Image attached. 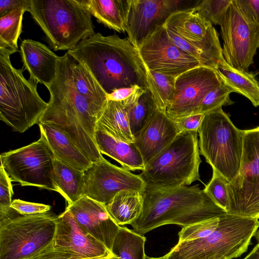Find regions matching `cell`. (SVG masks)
<instances>
[{
  "instance_id": "6da1fadb",
  "label": "cell",
  "mask_w": 259,
  "mask_h": 259,
  "mask_svg": "<svg viewBox=\"0 0 259 259\" xmlns=\"http://www.w3.org/2000/svg\"><path fill=\"white\" fill-rule=\"evenodd\" d=\"M46 88L50 93V99L39 123L57 125L92 162L103 159L95 140L99 116L76 89L71 56L68 52L60 56L55 78Z\"/></svg>"
},
{
  "instance_id": "7a4b0ae2",
  "label": "cell",
  "mask_w": 259,
  "mask_h": 259,
  "mask_svg": "<svg viewBox=\"0 0 259 259\" xmlns=\"http://www.w3.org/2000/svg\"><path fill=\"white\" fill-rule=\"evenodd\" d=\"M67 52L88 68L107 94L134 86L149 90L147 69L127 38L97 32Z\"/></svg>"
},
{
  "instance_id": "3957f363",
  "label": "cell",
  "mask_w": 259,
  "mask_h": 259,
  "mask_svg": "<svg viewBox=\"0 0 259 259\" xmlns=\"http://www.w3.org/2000/svg\"><path fill=\"white\" fill-rule=\"evenodd\" d=\"M142 193V212L131 224L134 231L142 235L163 225L186 227L227 213L198 185L160 189L145 188Z\"/></svg>"
},
{
  "instance_id": "277c9868",
  "label": "cell",
  "mask_w": 259,
  "mask_h": 259,
  "mask_svg": "<svg viewBox=\"0 0 259 259\" xmlns=\"http://www.w3.org/2000/svg\"><path fill=\"white\" fill-rule=\"evenodd\" d=\"M29 12L55 51L74 49L94 34L90 13L78 0H29Z\"/></svg>"
},
{
  "instance_id": "5b68a950",
  "label": "cell",
  "mask_w": 259,
  "mask_h": 259,
  "mask_svg": "<svg viewBox=\"0 0 259 259\" xmlns=\"http://www.w3.org/2000/svg\"><path fill=\"white\" fill-rule=\"evenodd\" d=\"M259 228V220L226 213L208 236L178 242L165 255L167 259H232L248 249Z\"/></svg>"
},
{
  "instance_id": "8992f818",
  "label": "cell",
  "mask_w": 259,
  "mask_h": 259,
  "mask_svg": "<svg viewBox=\"0 0 259 259\" xmlns=\"http://www.w3.org/2000/svg\"><path fill=\"white\" fill-rule=\"evenodd\" d=\"M11 55L0 49V119L23 133L39 123L48 103L39 95L37 83L26 79L23 69L12 65Z\"/></svg>"
},
{
  "instance_id": "52a82bcc",
  "label": "cell",
  "mask_w": 259,
  "mask_h": 259,
  "mask_svg": "<svg viewBox=\"0 0 259 259\" xmlns=\"http://www.w3.org/2000/svg\"><path fill=\"white\" fill-rule=\"evenodd\" d=\"M197 132L180 133L161 152L146 164L139 174L146 188L167 189L200 181L201 163Z\"/></svg>"
},
{
  "instance_id": "ba28073f",
  "label": "cell",
  "mask_w": 259,
  "mask_h": 259,
  "mask_svg": "<svg viewBox=\"0 0 259 259\" xmlns=\"http://www.w3.org/2000/svg\"><path fill=\"white\" fill-rule=\"evenodd\" d=\"M200 154L216 172L228 182L240 169L244 130L238 128L220 108L204 114L198 130Z\"/></svg>"
},
{
  "instance_id": "9c48e42d",
  "label": "cell",
  "mask_w": 259,
  "mask_h": 259,
  "mask_svg": "<svg viewBox=\"0 0 259 259\" xmlns=\"http://www.w3.org/2000/svg\"><path fill=\"white\" fill-rule=\"evenodd\" d=\"M57 216L0 211V259H22L54 242Z\"/></svg>"
},
{
  "instance_id": "30bf717a",
  "label": "cell",
  "mask_w": 259,
  "mask_h": 259,
  "mask_svg": "<svg viewBox=\"0 0 259 259\" xmlns=\"http://www.w3.org/2000/svg\"><path fill=\"white\" fill-rule=\"evenodd\" d=\"M55 157L45 137L27 146L2 153L1 164L12 181L22 186H35L61 192L54 178Z\"/></svg>"
},
{
  "instance_id": "8fae6325",
  "label": "cell",
  "mask_w": 259,
  "mask_h": 259,
  "mask_svg": "<svg viewBox=\"0 0 259 259\" xmlns=\"http://www.w3.org/2000/svg\"><path fill=\"white\" fill-rule=\"evenodd\" d=\"M227 190V213L259 220V126L244 130L240 169Z\"/></svg>"
},
{
  "instance_id": "7c38bea8",
  "label": "cell",
  "mask_w": 259,
  "mask_h": 259,
  "mask_svg": "<svg viewBox=\"0 0 259 259\" xmlns=\"http://www.w3.org/2000/svg\"><path fill=\"white\" fill-rule=\"evenodd\" d=\"M218 25L225 60L234 68L247 71L259 48V24L248 19L232 0Z\"/></svg>"
},
{
  "instance_id": "4fadbf2b",
  "label": "cell",
  "mask_w": 259,
  "mask_h": 259,
  "mask_svg": "<svg viewBox=\"0 0 259 259\" xmlns=\"http://www.w3.org/2000/svg\"><path fill=\"white\" fill-rule=\"evenodd\" d=\"M145 188L146 184L139 175L113 164L104 158L93 162L83 172V196L105 205L121 191L143 192Z\"/></svg>"
},
{
  "instance_id": "5bb4252c",
  "label": "cell",
  "mask_w": 259,
  "mask_h": 259,
  "mask_svg": "<svg viewBox=\"0 0 259 259\" xmlns=\"http://www.w3.org/2000/svg\"><path fill=\"white\" fill-rule=\"evenodd\" d=\"M137 48L148 70L176 78L202 66L171 40L164 25L158 27Z\"/></svg>"
},
{
  "instance_id": "9a60e30c",
  "label": "cell",
  "mask_w": 259,
  "mask_h": 259,
  "mask_svg": "<svg viewBox=\"0 0 259 259\" xmlns=\"http://www.w3.org/2000/svg\"><path fill=\"white\" fill-rule=\"evenodd\" d=\"M221 82L215 70L204 66L193 68L180 75L176 78L175 96L166 108V114L175 121L198 114L204 97Z\"/></svg>"
},
{
  "instance_id": "2e32d148",
  "label": "cell",
  "mask_w": 259,
  "mask_h": 259,
  "mask_svg": "<svg viewBox=\"0 0 259 259\" xmlns=\"http://www.w3.org/2000/svg\"><path fill=\"white\" fill-rule=\"evenodd\" d=\"M184 3L182 0H128L127 38L138 48L158 27L163 25L171 14L183 9Z\"/></svg>"
},
{
  "instance_id": "e0dca14e",
  "label": "cell",
  "mask_w": 259,
  "mask_h": 259,
  "mask_svg": "<svg viewBox=\"0 0 259 259\" xmlns=\"http://www.w3.org/2000/svg\"><path fill=\"white\" fill-rule=\"evenodd\" d=\"M163 25L166 29L220 63L226 62L215 29L209 21L196 13L192 7L175 12Z\"/></svg>"
},
{
  "instance_id": "ac0fdd59",
  "label": "cell",
  "mask_w": 259,
  "mask_h": 259,
  "mask_svg": "<svg viewBox=\"0 0 259 259\" xmlns=\"http://www.w3.org/2000/svg\"><path fill=\"white\" fill-rule=\"evenodd\" d=\"M54 246L78 259L113 254L101 242L83 228L67 208L57 216Z\"/></svg>"
},
{
  "instance_id": "d6986e66",
  "label": "cell",
  "mask_w": 259,
  "mask_h": 259,
  "mask_svg": "<svg viewBox=\"0 0 259 259\" xmlns=\"http://www.w3.org/2000/svg\"><path fill=\"white\" fill-rule=\"evenodd\" d=\"M66 208L83 228L111 251L120 226L110 216L106 205L83 195Z\"/></svg>"
},
{
  "instance_id": "ffe728a7",
  "label": "cell",
  "mask_w": 259,
  "mask_h": 259,
  "mask_svg": "<svg viewBox=\"0 0 259 259\" xmlns=\"http://www.w3.org/2000/svg\"><path fill=\"white\" fill-rule=\"evenodd\" d=\"M179 134L174 120L157 108L135 137V143L145 165L165 149Z\"/></svg>"
},
{
  "instance_id": "44dd1931",
  "label": "cell",
  "mask_w": 259,
  "mask_h": 259,
  "mask_svg": "<svg viewBox=\"0 0 259 259\" xmlns=\"http://www.w3.org/2000/svg\"><path fill=\"white\" fill-rule=\"evenodd\" d=\"M20 53L23 68L29 73L30 79L46 87L53 81L60 56L46 45L29 38L22 41Z\"/></svg>"
},
{
  "instance_id": "7402d4cb",
  "label": "cell",
  "mask_w": 259,
  "mask_h": 259,
  "mask_svg": "<svg viewBox=\"0 0 259 259\" xmlns=\"http://www.w3.org/2000/svg\"><path fill=\"white\" fill-rule=\"evenodd\" d=\"M95 140L101 153L115 160L121 167L132 171L145 169V163L135 143L122 141L98 124L95 132Z\"/></svg>"
},
{
  "instance_id": "603a6c76",
  "label": "cell",
  "mask_w": 259,
  "mask_h": 259,
  "mask_svg": "<svg viewBox=\"0 0 259 259\" xmlns=\"http://www.w3.org/2000/svg\"><path fill=\"white\" fill-rule=\"evenodd\" d=\"M38 125L56 159L81 172L91 165L93 162L57 125L51 123Z\"/></svg>"
},
{
  "instance_id": "cb8c5ba5",
  "label": "cell",
  "mask_w": 259,
  "mask_h": 259,
  "mask_svg": "<svg viewBox=\"0 0 259 259\" xmlns=\"http://www.w3.org/2000/svg\"><path fill=\"white\" fill-rule=\"evenodd\" d=\"M79 3L105 27L125 32L128 0H78Z\"/></svg>"
},
{
  "instance_id": "d4e9b609",
  "label": "cell",
  "mask_w": 259,
  "mask_h": 259,
  "mask_svg": "<svg viewBox=\"0 0 259 259\" xmlns=\"http://www.w3.org/2000/svg\"><path fill=\"white\" fill-rule=\"evenodd\" d=\"M71 59L72 76L76 89L91 109L100 116L108 101L107 94L87 67L72 56Z\"/></svg>"
},
{
  "instance_id": "484cf974",
  "label": "cell",
  "mask_w": 259,
  "mask_h": 259,
  "mask_svg": "<svg viewBox=\"0 0 259 259\" xmlns=\"http://www.w3.org/2000/svg\"><path fill=\"white\" fill-rule=\"evenodd\" d=\"M97 124L116 138L127 143H135L129 122L127 109L122 102L108 100Z\"/></svg>"
},
{
  "instance_id": "4316f807",
  "label": "cell",
  "mask_w": 259,
  "mask_h": 259,
  "mask_svg": "<svg viewBox=\"0 0 259 259\" xmlns=\"http://www.w3.org/2000/svg\"><path fill=\"white\" fill-rule=\"evenodd\" d=\"M215 70L233 92L247 98L254 107L259 106V82L252 74L234 68L226 62L220 64Z\"/></svg>"
},
{
  "instance_id": "83f0119b",
  "label": "cell",
  "mask_w": 259,
  "mask_h": 259,
  "mask_svg": "<svg viewBox=\"0 0 259 259\" xmlns=\"http://www.w3.org/2000/svg\"><path fill=\"white\" fill-rule=\"evenodd\" d=\"M142 192L136 190L121 191L106 205L108 213L118 225H131L139 218L143 205Z\"/></svg>"
},
{
  "instance_id": "f1b7e54d",
  "label": "cell",
  "mask_w": 259,
  "mask_h": 259,
  "mask_svg": "<svg viewBox=\"0 0 259 259\" xmlns=\"http://www.w3.org/2000/svg\"><path fill=\"white\" fill-rule=\"evenodd\" d=\"M128 114L131 132L135 137L149 121L158 108L149 90L138 91L127 100L122 102Z\"/></svg>"
},
{
  "instance_id": "f546056e",
  "label": "cell",
  "mask_w": 259,
  "mask_h": 259,
  "mask_svg": "<svg viewBox=\"0 0 259 259\" xmlns=\"http://www.w3.org/2000/svg\"><path fill=\"white\" fill-rule=\"evenodd\" d=\"M29 0L24 2L0 18V49L11 55L18 51V39L22 32L24 13L29 11Z\"/></svg>"
},
{
  "instance_id": "4dcf8cb0",
  "label": "cell",
  "mask_w": 259,
  "mask_h": 259,
  "mask_svg": "<svg viewBox=\"0 0 259 259\" xmlns=\"http://www.w3.org/2000/svg\"><path fill=\"white\" fill-rule=\"evenodd\" d=\"M54 178L68 204L75 202L83 196V172L55 158Z\"/></svg>"
},
{
  "instance_id": "1f68e13d",
  "label": "cell",
  "mask_w": 259,
  "mask_h": 259,
  "mask_svg": "<svg viewBox=\"0 0 259 259\" xmlns=\"http://www.w3.org/2000/svg\"><path fill=\"white\" fill-rule=\"evenodd\" d=\"M146 237L124 227L120 228L112 247V253L119 259H145Z\"/></svg>"
},
{
  "instance_id": "d6a6232c",
  "label": "cell",
  "mask_w": 259,
  "mask_h": 259,
  "mask_svg": "<svg viewBox=\"0 0 259 259\" xmlns=\"http://www.w3.org/2000/svg\"><path fill=\"white\" fill-rule=\"evenodd\" d=\"M149 91L158 108L165 111L176 91V77L148 70Z\"/></svg>"
},
{
  "instance_id": "836d02e7",
  "label": "cell",
  "mask_w": 259,
  "mask_h": 259,
  "mask_svg": "<svg viewBox=\"0 0 259 259\" xmlns=\"http://www.w3.org/2000/svg\"><path fill=\"white\" fill-rule=\"evenodd\" d=\"M233 91L224 81L219 86L209 92L203 99L199 107L198 114H205L224 106L234 104L230 95Z\"/></svg>"
},
{
  "instance_id": "e575fe53",
  "label": "cell",
  "mask_w": 259,
  "mask_h": 259,
  "mask_svg": "<svg viewBox=\"0 0 259 259\" xmlns=\"http://www.w3.org/2000/svg\"><path fill=\"white\" fill-rule=\"evenodd\" d=\"M232 0H203L192 7L194 11L212 25H218Z\"/></svg>"
},
{
  "instance_id": "d590c367",
  "label": "cell",
  "mask_w": 259,
  "mask_h": 259,
  "mask_svg": "<svg viewBox=\"0 0 259 259\" xmlns=\"http://www.w3.org/2000/svg\"><path fill=\"white\" fill-rule=\"evenodd\" d=\"M229 182L213 171L212 178L203 190L220 207L227 213L230 208L227 185Z\"/></svg>"
},
{
  "instance_id": "8d00e7d4",
  "label": "cell",
  "mask_w": 259,
  "mask_h": 259,
  "mask_svg": "<svg viewBox=\"0 0 259 259\" xmlns=\"http://www.w3.org/2000/svg\"><path fill=\"white\" fill-rule=\"evenodd\" d=\"M220 218L209 219L183 227L178 233V242L193 240L208 236L217 228Z\"/></svg>"
},
{
  "instance_id": "74e56055",
  "label": "cell",
  "mask_w": 259,
  "mask_h": 259,
  "mask_svg": "<svg viewBox=\"0 0 259 259\" xmlns=\"http://www.w3.org/2000/svg\"><path fill=\"white\" fill-rule=\"evenodd\" d=\"M166 30L171 40L181 50L196 59L202 66L215 70L220 64H222L207 54L192 46L172 32Z\"/></svg>"
},
{
  "instance_id": "f35d334b",
  "label": "cell",
  "mask_w": 259,
  "mask_h": 259,
  "mask_svg": "<svg viewBox=\"0 0 259 259\" xmlns=\"http://www.w3.org/2000/svg\"><path fill=\"white\" fill-rule=\"evenodd\" d=\"M11 180L3 165H0V211L11 207L13 195Z\"/></svg>"
},
{
  "instance_id": "ab89813d",
  "label": "cell",
  "mask_w": 259,
  "mask_h": 259,
  "mask_svg": "<svg viewBox=\"0 0 259 259\" xmlns=\"http://www.w3.org/2000/svg\"><path fill=\"white\" fill-rule=\"evenodd\" d=\"M11 207L22 214H34L49 212L51 207L47 204L30 202L20 199L14 200Z\"/></svg>"
},
{
  "instance_id": "60d3db41",
  "label": "cell",
  "mask_w": 259,
  "mask_h": 259,
  "mask_svg": "<svg viewBox=\"0 0 259 259\" xmlns=\"http://www.w3.org/2000/svg\"><path fill=\"white\" fill-rule=\"evenodd\" d=\"M22 259H78L75 255L56 248L54 242Z\"/></svg>"
},
{
  "instance_id": "b9f144b4",
  "label": "cell",
  "mask_w": 259,
  "mask_h": 259,
  "mask_svg": "<svg viewBox=\"0 0 259 259\" xmlns=\"http://www.w3.org/2000/svg\"><path fill=\"white\" fill-rule=\"evenodd\" d=\"M204 114H195L175 120L179 133L182 132H197L200 127Z\"/></svg>"
},
{
  "instance_id": "7bdbcfd3",
  "label": "cell",
  "mask_w": 259,
  "mask_h": 259,
  "mask_svg": "<svg viewBox=\"0 0 259 259\" xmlns=\"http://www.w3.org/2000/svg\"><path fill=\"white\" fill-rule=\"evenodd\" d=\"M235 2L248 19L259 24V0H235Z\"/></svg>"
},
{
  "instance_id": "ee69618b",
  "label": "cell",
  "mask_w": 259,
  "mask_h": 259,
  "mask_svg": "<svg viewBox=\"0 0 259 259\" xmlns=\"http://www.w3.org/2000/svg\"><path fill=\"white\" fill-rule=\"evenodd\" d=\"M139 88H141L138 86H134L116 89L107 94V99L113 101H125L131 97Z\"/></svg>"
},
{
  "instance_id": "f6af8a7d",
  "label": "cell",
  "mask_w": 259,
  "mask_h": 259,
  "mask_svg": "<svg viewBox=\"0 0 259 259\" xmlns=\"http://www.w3.org/2000/svg\"><path fill=\"white\" fill-rule=\"evenodd\" d=\"M24 0H0V16L9 13L21 5Z\"/></svg>"
},
{
  "instance_id": "bcb514c9",
  "label": "cell",
  "mask_w": 259,
  "mask_h": 259,
  "mask_svg": "<svg viewBox=\"0 0 259 259\" xmlns=\"http://www.w3.org/2000/svg\"><path fill=\"white\" fill-rule=\"evenodd\" d=\"M254 236L257 243L243 259H259V230L256 231Z\"/></svg>"
},
{
  "instance_id": "7dc6e473",
  "label": "cell",
  "mask_w": 259,
  "mask_h": 259,
  "mask_svg": "<svg viewBox=\"0 0 259 259\" xmlns=\"http://www.w3.org/2000/svg\"><path fill=\"white\" fill-rule=\"evenodd\" d=\"M145 259H167L166 255L160 257H150L148 256H146Z\"/></svg>"
},
{
  "instance_id": "c3c4849f",
  "label": "cell",
  "mask_w": 259,
  "mask_h": 259,
  "mask_svg": "<svg viewBox=\"0 0 259 259\" xmlns=\"http://www.w3.org/2000/svg\"><path fill=\"white\" fill-rule=\"evenodd\" d=\"M110 256H107V257H95V258H82V259H107L108 257H109Z\"/></svg>"
},
{
  "instance_id": "681fc988",
  "label": "cell",
  "mask_w": 259,
  "mask_h": 259,
  "mask_svg": "<svg viewBox=\"0 0 259 259\" xmlns=\"http://www.w3.org/2000/svg\"><path fill=\"white\" fill-rule=\"evenodd\" d=\"M107 259H119V258L118 257H117V256L113 254L111 256H110V257H108Z\"/></svg>"
}]
</instances>
